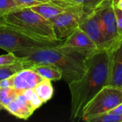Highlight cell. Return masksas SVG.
<instances>
[{"label": "cell", "instance_id": "1", "mask_svg": "<svg viewBox=\"0 0 122 122\" xmlns=\"http://www.w3.org/2000/svg\"><path fill=\"white\" fill-rule=\"evenodd\" d=\"M61 44L25 49L14 54L22 63L24 69H30L39 64L58 67L62 72V79L69 84L82 76L86 69V59L93 53L62 46Z\"/></svg>", "mask_w": 122, "mask_h": 122}, {"label": "cell", "instance_id": "2", "mask_svg": "<svg viewBox=\"0 0 122 122\" xmlns=\"http://www.w3.org/2000/svg\"><path fill=\"white\" fill-rule=\"evenodd\" d=\"M109 49L98 50L91 54L86 62V69L82 76L69 84L71 100L70 119L81 120L86 105L105 86L109 79Z\"/></svg>", "mask_w": 122, "mask_h": 122}, {"label": "cell", "instance_id": "3", "mask_svg": "<svg viewBox=\"0 0 122 122\" xmlns=\"http://www.w3.org/2000/svg\"><path fill=\"white\" fill-rule=\"evenodd\" d=\"M5 24L35 39L53 44L64 41L56 39L52 23L31 7L15 9L4 14Z\"/></svg>", "mask_w": 122, "mask_h": 122}, {"label": "cell", "instance_id": "4", "mask_svg": "<svg viewBox=\"0 0 122 122\" xmlns=\"http://www.w3.org/2000/svg\"><path fill=\"white\" fill-rule=\"evenodd\" d=\"M122 102V88L107 85L86 105L81 120L90 122L94 118L107 113Z\"/></svg>", "mask_w": 122, "mask_h": 122}, {"label": "cell", "instance_id": "5", "mask_svg": "<svg viewBox=\"0 0 122 122\" xmlns=\"http://www.w3.org/2000/svg\"><path fill=\"white\" fill-rule=\"evenodd\" d=\"M56 45L59 44H49L35 39L6 24L0 25V49L5 50L7 53H14L33 47Z\"/></svg>", "mask_w": 122, "mask_h": 122}, {"label": "cell", "instance_id": "6", "mask_svg": "<svg viewBox=\"0 0 122 122\" xmlns=\"http://www.w3.org/2000/svg\"><path fill=\"white\" fill-rule=\"evenodd\" d=\"M91 11L92 10L83 6H77L51 20L56 39L64 41L69 37L79 28L84 19Z\"/></svg>", "mask_w": 122, "mask_h": 122}, {"label": "cell", "instance_id": "7", "mask_svg": "<svg viewBox=\"0 0 122 122\" xmlns=\"http://www.w3.org/2000/svg\"><path fill=\"white\" fill-rule=\"evenodd\" d=\"M96 11L107 49L117 44L118 31L115 13V0H106Z\"/></svg>", "mask_w": 122, "mask_h": 122}, {"label": "cell", "instance_id": "8", "mask_svg": "<svg viewBox=\"0 0 122 122\" xmlns=\"http://www.w3.org/2000/svg\"><path fill=\"white\" fill-rule=\"evenodd\" d=\"M42 78L32 69H24L11 76L0 81V88L12 87L18 90H26L34 89Z\"/></svg>", "mask_w": 122, "mask_h": 122}, {"label": "cell", "instance_id": "9", "mask_svg": "<svg viewBox=\"0 0 122 122\" xmlns=\"http://www.w3.org/2000/svg\"><path fill=\"white\" fill-rule=\"evenodd\" d=\"M79 28L82 29L95 43L98 50L107 49V43L95 10L91 11L86 16Z\"/></svg>", "mask_w": 122, "mask_h": 122}, {"label": "cell", "instance_id": "10", "mask_svg": "<svg viewBox=\"0 0 122 122\" xmlns=\"http://www.w3.org/2000/svg\"><path fill=\"white\" fill-rule=\"evenodd\" d=\"M108 85L122 88V42L109 49Z\"/></svg>", "mask_w": 122, "mask_h": 122}, {"label": "cell", "instance_id": "11", "mask_svg": "<svg viewBox=\"0 0 122 122\" xmlns=\"http://www.w3.org/2000/svg\"><path fill=\"white\" fill-rule=\"evenodd\" d=\"M61 45L62 46L83 50L91 54L98 51L95 43L80 28L77 29L69 37L64 39Z\"/></svg>", "mask_w": 122, "mask_h": 122}, {"label": "cell", "instance_id": "12", "mask_svg": "<svg viewBox=\"0 0 122 122\" xmlns=\"http://www.w3.org/2000/svg\"><path fill=\"white\" fill-rule=\"evenodd\" d=\"M23 92L21 91L14 100L6 105L4 109L19 119H28L35 110L24 96Z\"/></svg>", "mask_w": 122, "mask_h": 122}, {"label": "cell", "instance_id": "13", "mask_svg": "<svg viewBox=\"0 0 122 122\" xmlns=\"http://www.w3.org/2000/svg\"><path fill=\"white\" fill-rule=\"evenodd\" d=\"M30 69L37 72L42 78L50 81H59L62 79L61 71L58 67L51 64H35Z\"/></svg>", "mask_w": 122, "mask_h": 122}, {"label": "cell", "instance_id": "14", "mask_svg": "<svg viewBox=\"0 0 122 122\" xmlns=\"http://www.w3.org/2000/svg\"><path fill=\"white\" fill-rule=\"evenodd\" d=\"M51 81L44 79L34 88V91L43 103L49 101L54 95V88L51 84Z\"/></svg>", "mask_w": 122, "mask_h": 122}, {"label": "cell", "instance_id": "15", "mask_svg": "<svg viewBox=\"0 0 122 122\" xmlns=\"http://www.w3.org/2000/svg\"><path fill=\"white\" fill-rule=\"evenodd\" d=\"M22 69H24V66L19 60H17V61L12 64L0 66V81L11 76Z\"/></svg>", "mask_w": 122, "mask_h": 122}, {"label": "cell", "instance_id": "16", "mask_svg": "<svg viewBox=\"0 0 122 122\" xmlns=\"http://www.w3.org/2000/svg\"><path fill=\"white\" fill-rule=\"evenodd\" d=\"M21 92L12 87L0 88V104L4 107L14 100L16 96Z\"/></svg>", "mask_w": 122, "mask_h": 122}, {"label": "cell", "instance_id": "17", "mask_svg": "<svg viewBox=\"0 0 122 122\" xmlns=\"http://www.w3.org/2000/svg\"><path fill=\"white\" fill-rule=\"evenodd\" d=\"M23 93L34 110L39 108L44 104L43 102L40 99V98L37 96L34 89L24 90Z\"/></svg>", "mask_w": 122, "mask_h": 122}, {"label": "cell", "instance_id": "18", "mask_svg": "<svg viewBox=\"0 0 122 122\" xmlns=\"http://www.w3.org/2000/svg\"><path fill=\"white\" fill-rule=\"evenodd\" d=\"M90 122H122V114L107 112L94 118Z\"/></svg>", "mask_w": 122, "mask_h": 122}, {"label": "cell", "instance_id": "19", "mask_svg": "<svg viewBox=\"0 0 122 122\" xmlns=\"http://www.w3.org/2000/svg\"><path fill=\"white\" fill-rule=\"evenodd\" d=\"M80 6L90 10L97 9L106 0H73Z\"/></svg>", "mask_w": 122, "mask_h": 122}, {"label": "cell", "instance_id": "20", "mask_svg": "<svg viewBox=\"0 0 122 122\" xmlns=\"http://www.w3.org/2000/svg\"><path fill=\"white\" fill-rule=\"evenodd\" d=\"M19 8L14 0H0V14L4 15Z\"/></svg>", "mask_w": 122, "mask_h": 122}, {"label": "cell", "instance_id": "21", "mask_svg": "<svg viewBox=\"0 0 122 122\" xmlns=\"http://www.w3.org/2000/svg\"><path fill=\"white\" fill-rule=\"evenodd\" d=\"M14 2L17 4L19 8L24 7H31L36 5L49 3L53 0H14Z\"/></svg>", "mask_w": 122, "mask_h": 122}, {"label": "cell", "instance_id": "22", "mask_svg": "<svg viewBox=\"0 0 122 122\" xmlns=\"http://www.w3.org/2000/svg\"><path fill=\"white\" fill-rule=\"evenodd\" d=\"M115 13L117 22V31H118V41L117 44L122 42V11L115 6Z\"/></svg>", "mask_w": 122, "mask_h": 122}, {"label": "cell", "instance_id": "23", "mask_svg": "<svg viewBox=\"0 0 122 122\" xmlns=\"http://www.w3.org/2000/svg\"><path fill=\"white\" fill-rule=\"evenodd\" d=\"M17 57L14 53H8L0 56V66L9 65L17 61Z\"/></svg>", "mask_w": 122, "mask_h": 122}, {"label": "cell", "instance_id": "24", "mask_svg": "<svg viewBox=\"0 0 122 122\" xmlns=\"http://www.w3.org/2000/svg\"><path fill=\"white\" fill-rule=\"evenodd\" d=\"M109 112H112V113H114V114H122V102L118 105L117 107H115L114 109H112V111Z\"/></svg>", "mask_w": 122, "mask_h": 122}, {"label": "cell", "instance_id": "25", "mask_svg": "<svg viewBox=\"0 0 122 122\" xmlns=\"http://www.w3.org/2000/svg\"><path fill=\"white\" fill-rule=\"evenodd\" d=\"M115 6L122 11V0H115Z\"/></svg>", "mask_w": 122, "mask_h": 122}, {"label": "cell", "instance_id": "26", "mask_svg": "<svg viewBox=\"0 0 122 122\" xmlns=\"http://www.w3.org/2000/svg\"><path fill=\"white\" fill-rule=\"evenodd\" d=\"M2 24H5V21H4V15L0 14V25H2Z\"/></svg>", "mask_w": 122, "mask_h": 122}, {"label": "cell", "instance_id": "27", "mask_svg": "<svg viewBox=\"0 0 122 122\" xmlns=\"http://www.w3.org/2000/svg\"><path fill=\"white\" fill-rule=\"evenodd\" d=\"M4 109V107H3V106H2V105L0 104V111H1V109Z\"/></svg>", "mask_w": 122, "mask_h": 122}]
</instances>
